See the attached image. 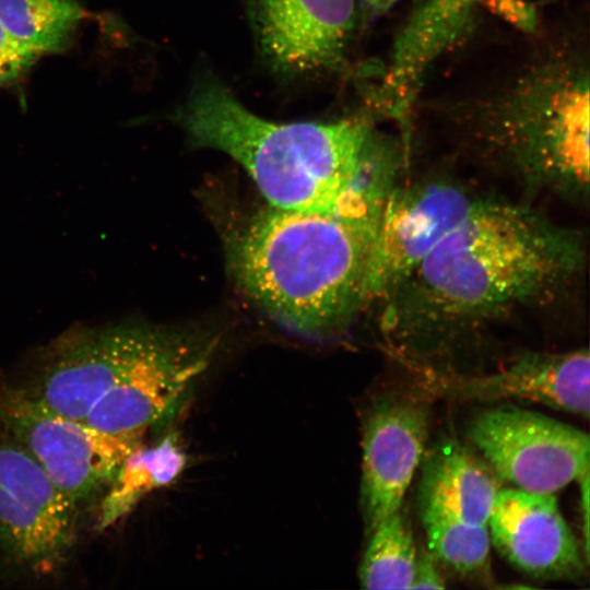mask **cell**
Segmentation results:
<instances>
[{
	"label": "cell",
	"mask_w": 590,
	"mask_h": 590,
	"mask_svg": "<svg viewBox=\"0 0 590 590\" xmlns=\"http://www.w3.org/2000/svg\"><path fill=\"white\" fill-rule=\"evenodd\" d=\"M585 263L580 232L485 197L382 303L387 346L409 367L436 369L487 326L556 302Z\"/></svg>",
	"instance_id": "obj_1"
},
{
	"label": "cell",
	"mask_w": 590,
	"mask_h": 590,
	"mask_svg": "<svg viewBox=\"0 0 590 590\" xmlns=\"http://www.w3.org/2000/svg\"><path fill=\"white\" fill-rule=\"evenodd\" d=\"M382 164L334 210L274 206L255 215L229 241L233 274L284 327L304 335L344 328L367 306V274L386 198L400 178Z\"/></svg>",
	"instance_id": "obj_2"
},
{
	"label": "cell",
	"mask_w": 590,
	"mask_h": 590,
	"mask_svg": "<svg viewBox=\"0 0 590 590\" xmlns=\"http://www.w3.org/2000/svg\"><path fill=\"white\" fill-rule=\"evenodd\" d=\"M173 120L198 146L221 151L249 174L271 206L321 212L344 203L398 149L373 117L273 122L247 109L211 74L193 83Z\"/></svg>",
	"instance_id": "obj_3"
},
{
	"label": "cell",
	"mask_w": 590,
	"mask_h": 590,
	"mask_svg": "<svg viewBox=\"0 0 590 590\" xmlns=\"http://www.w3.org/2000/svg\"><path fill=\"white\" fill-rule=\"evenodd\" d=\"M589 60L545 49L486 94L444 107L472 146L527 188L581 201L589 191Z\"/></svg>",
	"instance_id": "obj_4"
},
{
	"label": "cell",
	"mask_w": 590,
	"mask_h": 590,
	"mask_svg": "<svg viewBox=\"0 0 590 590\" xmlns=\"http://www.w3.org/2000/svg\"><path fill=\"white\" fill-rule=\"evenodd\" d=\"M0 432L38 461L78 510L99 497L121 462L142 446L55 413L5 380L0 381Z\"/></svg>",
	"instance_id": "obj_5"
},
{
	"label": "cell",
	"mask_w": 590,
	"mask_h": 590,
	"mask_svg": "<svg viewBox=\"0 0 590 590\" xmlns=\"http://www.w3.org/2000/svg\"><path fill=\"white\" fill-rule=\"evenodd\" d=\"M484 198L450 177L399 178L386 198L373 247L367 306L382 304Z\"/></svg>",
	"instance_id": "obj_6"
},
{
	"label": "cell",
	"mask_w": 590,
	"mask_h": 590,
	"mask_svg": "<svg viewBox=\"0 0 590 590\" xmlns=\"http://www.w3.org/2000/svg\"><path fill=\"white\" fill-rule=\"evenodd\" d=\"M216 342L153 328L144 347L83 422L104 433L143 439L174 414L208 367Z\"/></svg>",
	"instance_id": "obj_7"
},
{
	"label": "cell",
	"mask_w": 590,
	"mask_h": 590,
	"mask_svg": "<svg viewBox=\"0 0 590 590\" xmlns=\"http://www.w3.org/2000/svg\"><path fill=\"white\" fill-rule=\"evenodd\" d=\"M468 435L499 479L526 492L555 494L590 472L589 435L531 410H486Z\"/></svg>",
	"instance_id": "obj_8"
},
{
	"label": "cell",
	"mask_w": 590,
	"mask_h": 590,
	"mask_svg": "<svg viewBox=\"0 0 590 590\" xmlns=\"http://www.w3.org/2000/svg\"><path fill=\"white\" fill-rule=\"evenodd\" d=\"M152 330L128 323L71 329L44 349L30 379L16 385L50 411L83 421L131 365Z\"/></svg>",
	"instance_id": "obj_9"
},
{
	"label": "cell",
	"mask_w": 590,
	"mask_h": 590,
	"mask_svg": "<svg viewBox=\"0 0 590 590\" xmlns=\"http://www.w3.org/2000/svg\"><path fill=\"white\" fill-rule=\"evenodd\" d=\"M267 64L286 78L340 70L357 21L356 0H247Z\"/></svg>",
	"instance_id": "obj_10"
},
{
	"label": "cell",
	"mask_w": 590,
	"mask_h": 590,
	"mask_svg": "<svg viewBox=\"0 0 590 590\" xmlns=\"http://www.w3.org/2000/svg\"><path fill=\"white\" fill-rule=\"evenodd\" d=\"M421 388L458 401H519L589 416L590 359L587 347L567 352H528L491 373L415 369Z\"/></svg>",
	"instance_id": "obj_11"
},
{
	"label": "cell",
	"mask_w": 590,
	"mask_h": 590,
	"mask_svg": "<svg viewBox=\"0 0 590 590\" xmlns=\"http://www.w3.org/2000/svg\"><path fill=\"white\" fill-rule=\"evenodd\" d=\"M429 410L423 399L405 394L380 397L363 427L361 503L366 531L403 505L422 462Z\"/></svg>",
	"instance_id": "obj_12"
},
{
	"label": "cell",
	"mask_w": 590,
	"mask_h": 590,
	"mask_svg": "<svg viewBox=\"0 0 590 590\" xmlns=\"http://www.w3.org/2000/svg\"><path fill=\"white\" fill-rule=\"evenodd\" d=\"M487 527L496 551L533 578L573 580L586 573L589 563L553 494L500 488Z\"/></svg>",
	"instance_id": "obj_13"
},
{
	"label": "cell",
	"mask_w": 590,
	"mask_h": 590,
	"mask_svg": "<svg viewBox=\"0 0 590 590\" xmlns=\"http://www.w3.org/2000/svg\"><path fill=\"white\" fill-rule=\"evenodd\" d=\"M485 0H421L398 32L380 83L370 93L378 113L409 127L432 66L458 45Z\"/></svg>",
	"instance_id": "obj_14"
},
{
	"label": "cell",
	"mask_w": 590,
	"mask_h": 590,
	"mask_svg": "<svg viewBox=\"0 0 590 590\" xmlns=\"http://www.w3.org/2000/svg\"><path fill=\"white\" fill-rule=\"evenodd\" d=\"M422 460L420 508L487 524L500 483L485 460L452 439L436 444Z\"/></svg>",
	"instance_id": "obj_15"
},
{
	"label": "cell",
	"mask_w": 590,
	"mask_h": 590,
	"mask_svg": "<svg viewBox=\"0 0 590 590\" xmlns=\"http://www.w3.org/2000/svg\"><path fill=\"white\" fill-rule=\"evenodd\" d=\"M74 529L49 519L0 487V559L15 573L43 577L64 562Z\"/></svg>",
	"instance_id": "obj_16"
},
{
	"label": "cell",
	"mask_w": 590,
	"mask_h": 590,
	"mask_svg": "<svg viewBox=\"0 0 590 590\" xmlns=\"http://www.w3.org/2000/svg\"><path fill=\"white\" fill-rule=\"evenodd\" d=\"M187 456L169 433L151 447L133 450L101 494L95 530L104 531L128 516L150 493L170 485L184 471Z\"/></svg>",
	"instance_id": "obj_17"
},
{
	"label": "cell",
	"mask_w": 590,
	"mask_h": 590,
	"mask_svg": "<svg viewBox=\"0 0 590 590\" xmlns=\"http://www.w3.org/2000/svg\"><path fill=\"white\" fill-rule=\"evenodd\" d=\"M368 535L358 571L361 586L368 590L411 589L417 553L403 505Z\"/></svg>",
	"instance_id": "obj_18"
},
{
	"label": "cell",
	"mask_w": 590,
	"mask_h": 590,
	"mask_svg": "<svg viewBox=\"0 0 590 590\" xmlns=\"http://www.w3.org/2000/svg\"><path fill=\"white\" fill-rule=\"evenodd\" d=\"M84 16L75 0H0V24L40 55L63 50Z\"/></svg>",
	"instance_id": "obj_19"
},
{
	"label": "cell",
	"mask_w": 590,
	"mask_h": 590,
	"mask_svg": "<svg viewBox=\"0 0 590 590\" xmlns=\"http://www.w3.org/2000/svg\"><path fill=\"white\" fill-rule=\"evenodd\" d=\"M0 487L55 522L75 530L79 510L55 485L38 461L2 432Z\"/></svg>",
	"instance_id": "obj_20"
},
{
	"label": "cell",
	"mask_w": 590,
	"mask_h": 590,
	"mask_svg": "<svg viewBox=\"0 0 590 590\" xmlns=\"http://www.w3.org/2000/svg\"><path fill=\"white\" fill-rule=\"evenodd\" d=\"M430 554L463 574L484 571L489 564L491 536L487 524H472L442 512L420 508Z\"/></svg>",
	"instance_id": "obj_21"
},
{
	"label": "cell",
	"mask_w": 590,
	"mask_h": 590,
	"mask_svg": "<svg viewBox=\"0 0 590 590\" xmlns=\"http://www.w3.org/2000/svg\"><path fill=\"white\" fill-rule=\"evenodd\" d=\"M42 56L16 40L0 24V85L19 81Z\"/></svg>",
	"instance_id": "obj_22"
},
{
	"label": "cell",
	"mask_w": 590,
	"mask_h": 590,
	"mask_svg": "<svg viewBox=\"0 0 590 590\" xmlns=\"http://www.w3.org/2000/svg\"><path fill=\"white\" fill-rule=\"evenodd\" d=\"M485 3L495 13H499L504 19L522 30L532 31L536 25V14L533 7L523 0H485Z\"/></svg>",
	"instance_id": "obj_23"
},
{
	"label": "cell",
	"mask_w": 590,
	"mask_h": 590,
	"mask_svg": "<svg viewBox=\"0 0 590 590\" xmlns=\"http://www.w3.org/2000/svg\"><path fill=\"white\" fill-rule=\"evenodd\" d=\"M436 558L430 552L421 550L416 555L411 589H444L445 580L439 573Z\"/></svg>",
	"instance_id": "obj_24"
},
{
	"label": "cell",
	"mask_w": 590,
	"mask_h": 590,
	"mask_svg": "<svg viewBox=\"0 0 590 590\" xmlns=\"http://www.w3.org/2000/svg\"><path fill=\"white\" fill-rule=\"evenodd\" d=\"M589 475L590 472L581 475L577 482L580 489V514H581V529H582V543L581 548L583 555L589 563Z\"/></svg>",
	"instance_id": "obj_25"
},
{
	"label": "cell",
	"mask_w": 590,
	"mask_h": 590,
	"mask_svg": "<svg viewBox=\"0 0 590 590\" xmlns=\"http://www.w3.org/2000/svg\"><path fill=\"white\" fill-rule=\"evenodd\" d=\"M399 0H363L365 7L373 14H380L388 11Z\"/></svg>",
	"instance_id": "obj_26"
}]
</instances>
